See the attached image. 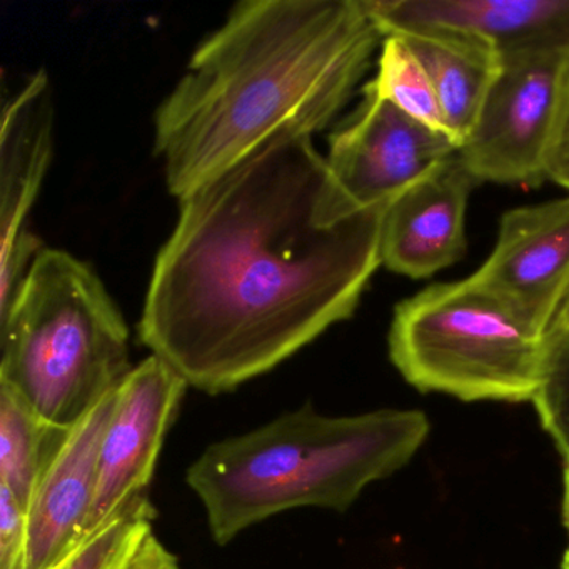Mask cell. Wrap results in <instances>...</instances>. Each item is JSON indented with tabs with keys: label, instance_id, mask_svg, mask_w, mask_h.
<instances>
[{
	"label": "cell",
	"instance_id": "6da1fadb",
	"mask_svg": "<svg viewBox=\"0 0 569 569\" xmlns=\"http://www.w3.org/2000/svg\"><path fill=\"white\" fill-rule=\"evenodd\" d=\"M388 204L359 206L312 138L269 142L179 201L142 345L211 396L271 371L355 315Z\"/></svg>",
	"mask_w": 569,
	"mask_h": 569
},
{
	"label": "cell",
	"instance_id": "7a4b0ae2",
	"mask_svg": "<svg viewBox=\"0 0 569 569\" xmlns=\"http://www.w3.org/2000/svg\"><path fill=\"white\" fill-rule=\"evenodd\" d=\"M382 39L362 0L236 4L156 112L169 192L181 201L269 142L328 128Z\"/></svg>",
	"mask_w": 569,
	"mask_h": 569
},
{
	"label": "cell",
	"instance_id": "3957f363",
	"mask_svg": "<svg viewBox=\"0 0 569 569\" xmlns=\"http://www.w3.org/2000/svg\"><path fill=\"white\" fill-rule=\"evenodd\" d=\"M421 411L319 415L311 405L209 446L186 472L216 545L289 509L345 512L365 488L405 468L428 438Z\"/></svg>",
	"mask_w": 569,
	"mask_h": 569
},
{
	"label": "cell",
	"instance_id": "277c9868",
	"mask_svg": "<svg viewBox=\"0 0 569 569\" xmlns=\"http://www.w3.org/2000/svg\"><path fill=\"white\" fill-rule=\"evenodd\" d=\"M0 382L36 412L72 428L132 371L129 328L101 278L44 248L0 315Z\"/></svg>",
	"mask_w": 569,
	"mask_h": 569
},
{
	"label": "cell",
	"instance_id": "5b68a950",
	"mask_svg": "<svg viewBox=\"0 0 569 569\" xmlns=\"http://www.w3.org/2000/svg\"><path fill=\"white\" fill-rule=\"evenodd\" d=\"M388 345L409 385L461 401H532L545 371L546 336L469 278L399 302Z\"/></svg>",
	"mask_w": 569,
	"mask_h": 569
},
{
	"label": "cell",
	"instance_id": "8992f818",
	"mask_svg": "<svg viewBox=\"0 0 569 569\" xmlns=\"http://www.w3.org/2000/svg\"><path fill=\"white\" fill-rule=\"evenodd\" d=\"M569 82V46L501 56L459 158L479 184L535 186L548 181L549 148Z\"/></svg>",
	"mask_w": 569,
	"mask_h": 569
},
{
	"label": "cell",
	"instance_id": "52a82bcc",
	"mask_svg": "<svg viewBox=\"0 0 569 569\" xmlns=\"http://www.w3.org/2000/svg\"><path fill=\"white\" fill-rule=\"evenodd\" d=\"M188 388L189 382L154 355L126 376L102 439L98 485L84 539L139 499L148 498L166 435L174 425Z\"/></svg>",
	"mask_w": 569,
	"mask_h": 569
},
{
	"label": "cell",
	"instance_id": "ba28073f",
	"mask_svg": "<svg viewBox=\"0 0 569 569\" xmlns=\"http://www.w3.org/2000/svg\"><path fill=\"white\" fill-rule=\"evenodd\" d=\"M469 279L548 336L569 295V196L506 211L491 254Z\"/></svg>",
	"mask_w": 569,
	"mask_h": 569
},
{
	"label": "cell",
	"instance_id": "9c48e42d",
	"mask_svg": "<svg viewBox=\"0 0 569 569\" xmlns=\"http://www.w3.org/2000/svg\"><path fill=\"white\" fill-rule=\"evenodd\" d=\"M362 94L355 118L329 136L326 161L341 188L359 206L371 208L391 201L455 156L459 146L391 102Z\"/></svg>",
	"mask_w": 569,
	"mask_h": 569
},
{
	"label": "cell",
	"instance_id": "30bf717a",
	"mask_svg": "<svg viewBox=\"0 0 569 569\" xmlns=\"http://www.w3.org/2000/svg\"><path fill=\"white\" fill-rule=\"evenodd\" d=\"M54 108L48 76L38 72L2 111L0 129V315L8 311L36 256L28 229L52 156Z\"/></svg>",
	"mask_w": 569,
	"mask_h": 569
},
{
	"label": "cell",
	"instance_id": "8fae6325",
	"mask_svg": "<svg viewBox=\"0 0 569 569\" xmlns=\"http://www.w3.org/2000/svg\"><path fill=\"white\" fill-rule=\"evenodd\" d=\"M478 179L458 152L389 201L381 229V266L426 279L465 258L466 211Z\"/></svg>",
	"mask_w": 569,
	"mask_h": 569
},
{
	"label": "cell",
	"instance_id": "7c38bea8",
	"mask_svg": "<svg viewBox=\"0 0 569 569\" xmlns=\"http://www.w3.org/2000/svg\"><path fill=\"white\" fill-rule=\"evenodd\" d=\"M382 38L449 31L501 56L569 46V0H362Z\"/></svg>",
	"mask_w": 569,
	"mask_h": 569
},
{
	"label": "cell",
	"instance_id": "4fadbf2b",
	"mask_svg": "<svg viewBox=\"0 0 569 569\" xmlns=\"http://www.w3.org/2000/svg\"><path fill=\"white\" fill-rule=\"evenodd\" d=\"M118 388L72 428L32 498L28 509V569L52 568L84 541L102 439L114 412Z\"/></svg>",
	"mask_w": 569,
	"mask_h": 569
},
{
	"label": "cell",
	"instance_id": "5bb4252c",
	"mask_svg": "<svg viewBox=\"0 0 569 569\" xmlns=\"http://www.w3.org/2000/svg\"><path fill=\"white\" fill-rule=\"evenodd\" d=\"M391 36L405 39L425 66L446 128L461 148L501 69V54L486 42L456 32L412 31Z\"/></svg>",
	"mask_w": 569,
	"mask_h": 569
},
{
	"label": "cell",
	"instance_id": "9a60e30c",
	"mask_svg": "<svg viewBox=\"0 0 569 569\" xmlns=\"http://www.w3.org/2000/svg\"><path fill=\"white\" fill-rule=\"evenodd\" d=\"M72 428L42 418L11 386L0 382V485L26 511Z\"/></svg>",
	"mask_w": 569,
	"mask_h": 569
},
{
	"label": "cell",
	"instance_id": "2e32d148",
	"mask_svg": "<svg viewBox=\"0 0 569 569\" xmlns=\"http://www.w3.org/2000/svg\"><path fill=\"white\" fill-rule=\"evenodd\" d=\"M151 499L142 498L49 569H181L159 541Z\"/></svg>",
	"mask_w": 569,
	"mask_h": 569
},
{
	"label": "cell",
	"instance_id": "e0dca14e",
	"mask_svg": "<svg viewBox=\"0 0 569 569\" xmlns=\"http://www.w3.org/2000/svg\"><path fill=\"white\" fill-rule=\"evenodd\" d=\"M362 92L391 102L409 118L452 139L446 128L441 106L428 71L399 36H386L382 39L378 72L376 78L362 88Z\"/></svg>",
	"mask_w": 569,
	"mask_h": 569
},
{
	"label": "cell",
	"instance_id": "ac0fdd59",
	"mask_svg": "<svg viewBox=\"0 0 569 569\" xmlns=\"http://www.w3.org/2000/svg\"><path fill=\"white\" fill-rule=\"evenodd\" d=\"M532 405L559 452L569 458V326L546 336L545 371Z\"/></svg>",
	"mask_w": 569,
	"mask_h": 569
},
{
	"label": "cell",
	"instance_id": "d6986e66",
	"mask_svg": "<svg viewBox=\"0 0 569 569\" xmlns=\"http://www.w3.org/2000/svg\"><path fill=\"white\" fill-rule=\"evenodd\" d=\"M28 511L0 485V569H28Z\"/></svg>",
	"mask_w": 569,
	"mask_h": 569
},
{
	"label": "cell",
	"instance_id": "ffe728a7",
	"mask_svg": "<svg viewBox=\"0 0 569 569\" xmlns=\"http://www.w3.org/2000/svg\"><path fill=\"white\" fill-rule=\"evenodd\" d=\"M546 178L569 191V82L561 112H559L555 138L549 148Z\"/></svg>",
	"mask_w": 569,
	"mask_h": 569
},
{
	"label": "cell",
	"instance_id": "44dd1931",
	"mask_svg": "<svg viewBox=\"0 0 569 569\" xmlns=\"http://www.w3.org/2000/svg\"><path fill=\"white\" fill-rule=\"evenodd\" d=\"M562 521L569 531V458L565 459V495H562Z\"/></svg>",
	"mask_w": 569,
	"mask_h": 569
},
{
	"label": "cell",
	"instance_id": "7402d4cb",
	"mask_svg": "<svg viewBox=\"0 0 569 569\" xmlns=\"http://www.w3.org/2000/svg\"><path fill=\"white\" fill-rule=\"evenodd\" d=\"M568 326H569V295H568V298H566L565 305H562L561 311H559V315L556 316L555 325H552V328H568ZM551 329H549V331H551Z\"/></svg>",
	"mask_w": 569,
	"mask_h": 569
},
{
	"label": "cell",
	"instance_id": "603a6c76",
	"mask_svg": "<svg viewBox=\"0 0 569 569\" xmlns=\"http://www.w3.org/2000/svg\"><path fill=\"white\" fill-rule=\"evenodd\" d=\"M561 569H569V548L566 549L565 556H562Z\"/></svg>",
	"mask_w": 569,
	"mask_h": 569
}]
</instances>
